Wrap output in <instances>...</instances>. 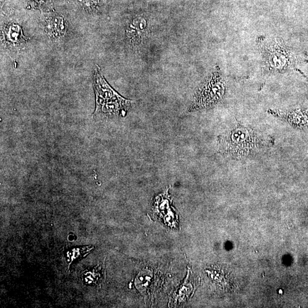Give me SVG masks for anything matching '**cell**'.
Returning <instances> with one entry per match:
<instances>
[{"label":"cell","mask_w":308,"mask_h":308,"mask_svg":"<svg viewBox=\"0 0 308 308\" xmlns=\"http://www.w3.org/2000/svg\"><path fill=\"white\" fill-rule=\"evenodd\" d=\"M35 1H36L38 3H42V2H45L47 1V0H35Z\"/></svg>","instance_id":"9c48e42d"},{"label":"cell","mask_w":308,"mask_h":308,"mask_svg":"<svg viewBox=\"0 0 308 308\" xmlns=\"http://www.w3.org/2000/svg\"><path fill=\"white\" fill-rule=\"evenodd\" d=\"M147 25L142 18L134 19L126 30V35L131 43L139 44L145 37Z\"/></svg>","instance_id":"8992f818"},{"label":"cell","mask_w":308,"mask_h":308,"mask_svg":"<svg viewBox=\"0 0 308 308\" xmlns=\"http://www.w3.org/2000/svg\"><path fill=\"white\" fill-rule=\"evenodd\" d=\"M96 108L94 115L112 117L123 115L130 107L131 101L126 99L110 87L96 66L93 76Z\"/></svg>","instance_id":"7a4b0ae2"},{"label":"cell","mask_w":308,"mask_h":308,"mask_svg":"<svg viewBox=\"0 0 308 308\" xmlns=\"http://www.w3.org/2000/svg\"><path fill=\"white\" fill-rule=\"evenodd\" d=\"M80 6L87 11H93L97 7L98 0H77Z\"/></svg>","instance_id":"ba28073f"},{"label":"cell","mask_w":308,"mask_h":308,"mask_svg":"<svg viewBox=\"0 0 308 308\" xmlns=\"http://www.w3.org/2000/svg\"><path fill=\"white\" fill-rule=\"evenodd\" d=\"M261 48L266 72L283 73L302 62L300 55L292 52L282 43H265Z\"/></svg>","instance_id":"3957f363"},{"label":"cell","mask_w":308,"mask_h":308,"mask_svg":"<svg viewBox=\"0 0 308 308\" xmlns=\"http://www.w3.org/2000/svg\"><path fill=\"white\" fill-rule=\"evenodd\" d=\"M4 37L7 43L13 47H17L26 40L22 33V30L18 25L11 24L8 25L4 30Z\"/></svg>","instance_id":"52a82bcc"},{"label":"cell","mask_w":308,"mask_h":308,"mask_svg":"<svg viewBox=\"0 0 308 308\" xmlns=\"http://www.w3.org/2000/svg\"><path fill=\"white\" fill-rule=\"evenodd\" d=\"M68 25L65 18L58 14L49 15L45 19V30L50 38L57 40L67 33Z\"/></svg>","instance_id":"5b68a950"},{"label":"cell","mask_w":308,"mask_h":308,"mask_svg":"<svg viewBox=\"0 0 308 308\" xmlns=\"http://www.w3.org/2000/svg\"><path fill=\"white\" fill-rule=\"evenodd\" d=\"M224 92V80L219 69L217 68L197 91L189 111L213 107L223 98Z\"/></svg>","instance_id":"277c9868"},{"label":"cell","mask_w":308,"mask_h":308,"mask_svg":"<svg viewBox=\"0 0 308 308\" xmlns=\"http://www.w3.org/2000/svg\"><path fill=\"white\" fill-rule=\"evenodd\" d=\"M221 152L234 158L245 157L259 152L266 146L263 136L250 128L240 126L219 139Z\"/></svg>","instance_id":"6da1fadb"}]
</instances>
